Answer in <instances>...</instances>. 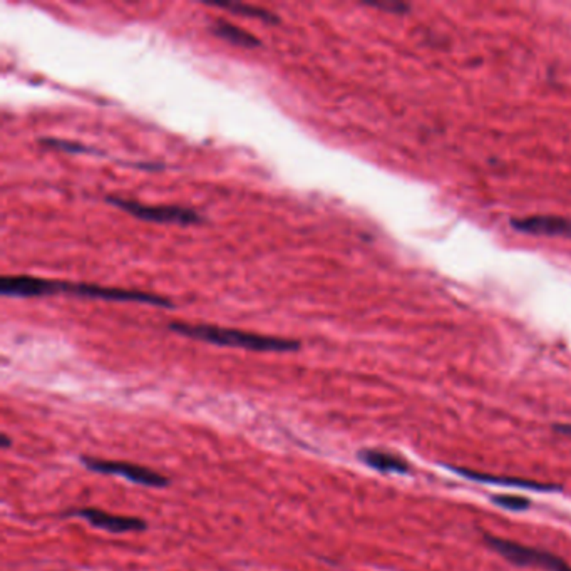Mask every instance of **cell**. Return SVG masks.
I'll list each match as a JSON object with an SVG mask.
<instances>
[{
  "label": "cell",
  "mask_w": 571,
  "mask_h": 571,
  "mask_svg": "<svg viewBox=\"0 0 571 571\" xmlns=\"http://www.w3.org/2000/svg\"><path fill=\"white\" fill-rule=\"evenodd\" d=\"M0 292L4 297L17 298H35V297H52V295H69L79 298H91V300L106 302H136L148 303V305L164 307L171 309L173 303L166 298L156 295V293L137 292V290L99 287V285L89 283H70L62 280L39 278L30 275L4 276L0 280Z\"/></svg>",
  "instance_id": "obj_1"
},
{
  "label": "cell",
  "mask_w": 571,
  "mask_h": 571,
  "mask_svg": "<svg viewBox=\"0 0 571 571\" xmlns=\"http://www.w3.org/2000/svg\"><path fill=\"white\" fill-rule=\"evenodd\" d=\"M169 330L183 337L193 338V340L253 352H293L300 349V343L297 340H290V338L269 337L262 336V333L245 332V330L216 327V325L176 322L169 324Z\"/></svg>",
  "instance_id": "obj_2"
},
{
  "label": "cell",
  "mask_w": 571,
  "mask_h": 571,
  "mask_svg": "<svg viewBox=\"0 0 571 571\" xmlns=\"http://www.w3.org/2000/svg\"><path fill=\"white\" fill-rule=\"evenodd\" d=\"M486 541L493 550H496L503 558L520 566H538L546 571H571V566L565 563L561 558L551 553L536 550V548L523 546V544L510 541V539L486 536Z\"/></svg>",
  "instance_id": "obj_3"
},
{
  "label": "cell",
  "mask_w": 571,
  "mask_h": 571,
  "mask_svg": "<svg viewBox=\"0 0 571 571\" xmlns=\"http://www.w3.org/2000/svg\"><path fill=\"white\" fill-rule=\"evenodd\" d=\"M106 202L114 204V207H118L119 209H124L129 215L140 218L142 221L163 223V225H183V226L195 225V223L202 221L198 213L183 207H151V204H142L124 198H114V196H108Z\"/></svg>",
  "instance_id": "obj_4"
},
{
  "label": "cell",
  "mask_w": 571,
  "mask_h": 571,
  "mask_svg": "<svg viewBox=\"0 0 571 571\" xmlns=\"http://www.w3.org/2000/svg\"><path fill=\"white\" fill-rule=\"evenodd\" d=\"M81 462L89 471L101 472V474L121 476L124 479L131 481V483L149 486V488H164V486L169 484V479L164 474H159V472L149 469V467L137 466V464L126 461H109V459L82 456Z\"/></svg>",
  "instance_id": "obj_5"
},
{
  "label": "cell",
  "mask_w": 571,
  "mask_h": 571,
  "mask_svg": "<svg viewBox=\"0 0 571 571\" xmlns=\"http://www.w3.org/2000/svg\"><path fill=\"white\" fill-rule=\"evenodd\" d=\"M64 516L81 517V520H86L91 526L106 529V531H109V533H131V531H145L146 526H148L146 524V521L140 520V517L111 515V512L97 510V508H82V510H74V511L66 512Z\"/></svg>",
  "instance_id": "obj_6"
},
{
  "label": "cell",
  "mask_w": 571,
  "mask_h": 571,
  "mask_svg": "<svg viewBox=\"0 0 571 571\" xmlns=\"http://www.w3.org/2000/svg\"><path fill=\"white\" fill-rule=\"evenodd\" d=\"M511 226L521 233L571 238V220L560 216L517 218V220H511Z\"/></svg>",
  "instance_id": "obj_7"
},
{
  "label": "cell",
  "mask_w": 571,
  "mask_h": 571,
  "mask_svg": "<svg viewBox=\"0 0 571 571\" xmlns=\"http://www.w3.org/2000/svg\"><path fill=\"white\" fill-rule=\"evenodd\" d=\"M359 459L365 466L372 467L381 472H395V474H405L409 471L407 462L395 454L386 453L377 449H364L359 453Z\"/></svg>",
  "instance_id": "obj_8"
},
{
  "label": "cell",
  "mask_w": 571,
  "mask_h": 571,
  "mask_svg": "<svg viewBox=\"0 0 571 571\" xmlns=\"http://www.w3.org/2000/svg\"><path fill=\"white\" fill-rule=\"evenodd\" d=\"M454 471H456L458 474L467 477V479L479 481V483L515 486V488H524V489H533V491H555V486L534 483V481H523V479H512V477H496V476H491V474H481V472L461 469V467H454Z\"/></svg>",
  "instance_id": "obj_9"
},
{
  "label": "cell",
  "mask_w": 571,
  "mask_h": 571,
  "mask_svg": "<svg viewBox=\"0 0 571 571\" xmlns=\"http://www.w3.org/2000/svg\"><path fill=\"white\" fill-rule=\"evenodd\" d=\"M211 32L216 34L218 37H221L223 41L235 44V46L240 47H257L260 46V41L252 35L247 30L236 27V25L230 24L226 20H216L215 24H211Z\"/></svg>",
  "instance_id": "obj_10"
},
{
  "label": "cell",
  "mask_w": 571,
  "mask_h": 571,
  "mask_svg": "<svg viewBox=\"0 0 571 571\" xmlns=\"http://www.w3.org/2000/svg\"><path fill=\"white\" fill-rule=\"evenodd\" d=\"M211 6H216L220 8H225V11H231L238 16L250 17V19H258L263 22H278V17H276L274 12L265 11V8L255 7V6H247V4H211Z\"/></svg>",
  "instance_id": "obj_11"
},
{
  "label": "cell",
  "mask_w": 571,
  "mask_h": 571,
  "mask_svg": "<svg viewBox=\"0 0 571 571\" xmlns=\"http://www.w3.org/2000/svg\"><path fill=\"white\" fill-rule=\"evenodd\" d=\"M493 501H494V504H498V506L506 508V510H511V511H523L529 508L528 499L521 498V496H508V494H499V496L493 498Z\"/></svg>",
  "instance_id": "obj_12"
},
{
  "label": "cell",
  "mask_w": 571,
  "mask_h": 571,
  "mask_svg": "<svg viewBox=\"0 0 571 571\" xmlns=\"http://www.w3.org/2000/svg\"><path fill=\"white\" fill-rule=\"evenodd\" d=\"M42 145L51 146L54 149L68 151V153H92V149H87L86 146L78 145V142H70L64 140H42Z\"/></svg>",
  "instance_id": "obj_13"
},
{
  "label": "cell",
  "mask_w": 571,
  "mask_h": 571,
  "mask_svg": "<svg viewBox=\"0 0 571 571\" xmlns=\"http://www.w3.org/2000/svg\"><path fill=\"white\" fill-rule=\"evenodd\" d=\"M365 6L382 8V11L395 12V14H400V12L409 11V6H405V4H403V2H387V0H383V2H365Z\"/></svg>",
  "instance_id": "obj_14"
},
{
  "label": "cell",
  "mask_w": 571,
  "mask_h": 571,
  "mask_svg": "<svg viewBox=\"0 0 571 571\" xmlns=\"http://www.w3.org/2000/svg\"><path fill=\"white\" fill-rule=\"evenodd\" d=\"M556 431L563 432V434L571 436V424H563V426H555Z\"/></svg>",
  "instance_id": "obj_15"
},
{
  "label": "cell",
  "mask_w": 571,
  "mask_h": 571,
  "mask_svg": "<svg viewBox=\"0 0 571 571\" xmlns=\"http://www.w3.org/2000/svg\"><path fill=\"white\" fill-rule=\"evenodd\" d=\"M8 444H11V441H8V436L4 434V436H2V448L7 449Z\"/></svg>",
  "instance_id": "obj_16"
}]
</instances>
